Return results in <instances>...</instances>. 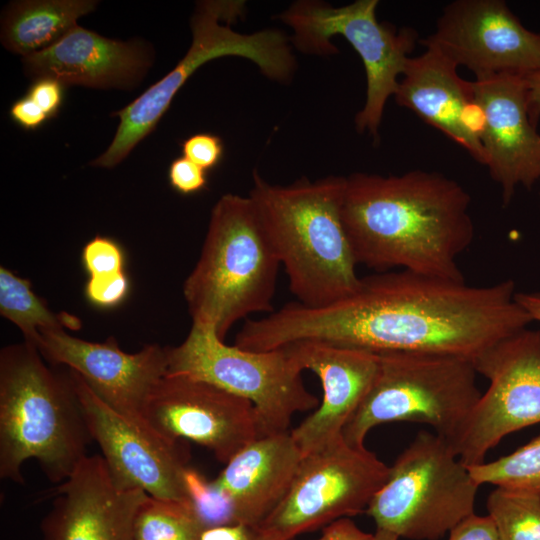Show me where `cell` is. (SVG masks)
<instances>
[{
    "label": "cell",
    "instance_id": "obj_15",
    "mask_svg": "<svg viewBox=\"0 0 540 540\" xmlns=\"http://www.w3.org/2000/svg\"><path fill=\"white\" fill-rule=\"evenodd\" d=\"M144 419L162 437L194 441L224 464L260 437L257 415L248 400L183 375H166L157 384Z\"/></svg>",
    "mask_w": 540,
    "mask_h": 540
},
{
    "label": "cell",
    "instance_id": "obj_39",
    "mask_svg": "<svg viewBox=\"0 0 540 540\" xmlns=\"http://www.w3.org/2000/svg\"><path fill=\"white\" fill-rule=\"evenodd\" d=\"M515 299L533 321L540 322V291L516 292Z\"/></svg>",
    "mask_w": 540,
    "mask_h": 540
},
{
    "label": "cell",
    "instance_id": "obj_10",
    "mask_svg": "<svg viewBox=\"0 0 540 540\" xmlns=\"http://www.w3.org/2000/svg\"><path fill=\"white\" fill-rule=\"evenodd\" d=\"M377 0H356L333 7L316 0H300L277 15L293 30V46L305 54L338 52L333 36H343L360 56L366 74V99L356 114L359 133L368 132L375 141L386 102L394 96L418 33L410 27L396 28L376 17Z\"/></svg>",
    "mask_w": 540,
    "mask_h": 540
},
{
    "label": "cell",
    "instance_id": "obj_38",
    "mask_svg": "<svg viewBox=\"0 0 540 540\" xmlns=\"http://www.w3.org/2000/svg\"><path fill=\"white\" fill-rule=\"evenodd\" d=\"M527 89V106L531 122L537 126L540 120V70L524 77Z\"/></svg>",
    "mask_w": 540,
    "mask_h": 540
},
{
    "label": "cell",
    "instance_id": "obj_1",
    "mask_svg": "<svg viewBox=\"0 0 540 540\" xmlns=\"http://www.w3.org/2000/svg\"><path fill=\"white\" fill-rule=\"evenodd\" d=\"M511 279L485 286L392 270L361 277L350 296L325 307L291 302L248 319L235 345L251 351L315 341L372 353L410 352L473 359L533 322Z\"/></svg>",
    "mask_w": 540,
    "mask_h": 540
},
{
    "label": "cell",
    "instance_id": "obj_13",
    "mask_svg": "<svg viewBox=\"0 0 540 540\" xmlns=\"http://www.w3.org/2000/svg\"><path fill=\"white\" fill-rule=\"evenodd\" d=\"M68 375L91 439L116 480L149 496L190 505L184 483L189 453L183 440H169L149 425L131 421L102 401L83 378Z\"/></svg>",
    "mask_w": 540,
    "mask_h": 540
},
{
    "label": "cell",
    "instance_id": "obj_41",
    "mask_svg": "<svg viewBox=\"0 0 540 540\" xmlns=\"http://www.w3.org/2000/svg\"><path fill=\"white\" fill-rule=\"evenodd\" d=\"M539 199H540V194H539Z\"/></svg>",
    "mask_w": 540,
    "mask_h": 540
},
{
    "label": "cell",
    "instance_id": "obj_18",
    "mask_svg": "<svg viewBox=\"0 0 540 540\" xmlns=\"http://www.w3.org/2000/svg\"><path fill=\"white\" fill-rule=\"evenodd\" d=\"M481 116L484 166L508 205L518 186L540 181V133L529 117L525 78L498 75L472 81Z\"/></svg>",
    "mask_w": 540,
    "mask_h": 540
},
{
    "label": "cell",
    "instance_id": "obj_25",
    "mask_svg": "<svg viewBox=\"0 0 540 540\" xmlns=\"http://www.w3.org/2000/svg\"><path fill=\"white\" fill-rule=\"evenodd\" d=\"M486 508L500 540H540V494L496 487Z\"/></svg>",
    "mask_w": 540,
    "mask_h": 540
},
{
    "label": "cell",
    "instance_id": "obj_26",
    "mask_svg": "<svg viewBox=\"0 0 540 540\" xmlns=\"http://www.w3.org/2000/svg\"><path fill=\"white\" fill-rule=\"evenodd\" d=\"M204 531L191 506L152 496L140 506L134 523L135 540H201Z\"/></svg>",
    "mask_w": 540,
    "mask_h": 540
},
{
    "label": "cell",
    "instance_id": "obj_2",
    "mask_svg": "<svg viewBox=\"0 0 540 540\" xmlns=\"http://www.w3.org/2000/svg\"><path fill=\"white\" fill-rule=\"evenodd\" d=\"M470 204L465 188L439 172H355L342 218L358 265L465 280L457 261L475 235Z\"/></svg>",
    "mask_w": 540,
    "mask_h": 540
},
{
    "label": "cell",
    "instance_id": "obj_29",
    "mask_svg": "<svg viewBox=\"0 0 540 540\" xmlns=\"http://www.w3.org/2000/svg\"><path fill=\"white\" fill-rule=\"evenodd\" d=\"M83 266L89 277L125 272V255L121 246L111 238L96 236L82 251Z\"/></svg>",
    "mask_w": 540,
    "mask_h": 540
},
{
    "label": "cell",
    "instance_id": "obj_30",
    "mask_svg": "<svg viewBox=\"0 0 540 540\" xmlns=\"http://www.w3.org/2000/svg\"><path fill=\"white\" fill-rule=\"evenodd\" d=\"M129 291V280L125 272L89 277L85 286L87 299L100 308H113L124 301Z\"/></svg>",
    "mask_w": 540,
    "mask_h": 540
},
{
    "label": "cell",
    "instance_id": "obj_8",
    "mask_svg": "<svg viewBox=\"0 0 540 540\" xmlns=\"http://www.w3.org/2000/svg\"><path fill=\"white\" fill-rule=\"evenodd\" d=\"M479 487L444 438L421 431L389 467L365 513L376 529L399 538L438 540L474 513Z\"/></svg>",
    "mask_w": 540,
    "mask_h": 540
},
{
    "label": "cell",
    "instance_id": "obj_34",
    "mask_svg": "<svg viewBox=\"0 0 540 540\" xmlns=\"http://www.w3.org/2000/svg\"><path fill=\"white\" fill-rule=\"evenodd\" d=\"M62 84L50 78L35 80L30 87L28 97H30L49 117L57 114L63 100Z\"/></svg>",
    "mask_w": 540,
    "mask_h": 540
},
{
    "label": "cell",
    "instance_id": "obj_4",
    "mask_svg": "<svg viewBox=\"0 0 540 540\" xmlns=\"http://www.w3.org/2000/svg\"><path fill=\"white\" fill-rule=\"evenodd\" d=\"M92 440L69 375L55 373L27 343L0 352V477L24 483L22 466L40 464L53 483L65 481Z\"/></svg>",
    "mask_w": 540,
    "mask_h": 540
},
{
    "label": "cell",
    "instance_id": "obj_16",
    "mask_svg": "<svg viewBox=\"0 0 540 540\" xmlns=\"http://www.w3.org/2000/svg\"><path fill=\"white\" fill-rule=\"evenodd\" d=\"M39 332L37 349L44 359L75 371L116 412L148 425L144 409L157 384L167 375V347L147 344L136 353H126L114 337L90 342L65 329Z\"/></svg>",
    "mask_w": 540,
    "mask_h": 540
},
{
    "label": "cell",
    "instance_id": "obj_37",
    "mask_svg": "<svg viewBox=\"0 0 540 540\" xmlns=\"http://www.w3.org/2000/svg\"><path fill=\"white\" fill-rule=\"evenodd\" d=\"M317 540H373V534L364 532L346 517L324 527Z\"/></svg>",
    "mask_w": 540,
    "mask_h": 540
},
{
    "label": "cell",
    "instance_id": "obj_5",
    "mask_svg": "<svg viewBox=\"0 0 540 540\" xmlns=\"http://www.w3.org/2000/svg\"><path fill=\"white\" fill-rule=\"evenodd\" d=\"M280 267L250 197L222 195L183 284L192 323L213 328L224 340L238 321L272 313Z\"/></svg>",
    "mask_w": 540,
    "mask_h": 540
},
{
    "label": "cell",
    "instance_id": "obj_40",
    "mask_svg": "<svg viewBox=\"0 0 540 540\" xmlns=\"http://www.w3.org/2000/svg\"><path fill=\"white\" fill-rule=\"evenodd\" d=\"M398 539L399 537L397 535L384 529H376L375 533L373 534V540H398Z\"/></svg>",
    "mask_w": 540,
    "mask_h": 540
},
{
    "label": "cell",
    "instance_id": "obj_19",
    "mask_svg": "<svg viewBox=\"0 0 540 540\" xmlns=\"http://www.w3.org/2000/svg\"><path fill=\"white\" fill-rule=\"evenodd\" d=\"M302 371L320 379L323 396L316 410L290 431L303 456L342 437L350 417L368 393L379 367L376 353L301 341L284 346Z\"/></svg>",
    "mask_w": 540,
    "mask_h": 540
},
{
    "label": "cell",
    "instance_id": "obj_31",
    "mask_svg": "<svg viewBox=\"0 0 540 540\" xmlns=\"http://www.w3.org/2000/svg\"><path fill=\"white\" fill-rule=\"evenodd\" d=\"M183 156L206 171L222 160L224 145L220 137L210 133H197L182 142Z\"/></svg>",
    "mask_w": 540,
    "mask_h": 540
},
{
    "label": "cell",
    "instance_id": "obj_11",
    "mask_svg": "<svg viewBox=\"0 0 540 540\" xmlns=\"http://www.w3.org/2000/svg\"><path fill=\"white\" fill-rule=\"evenodd\" d=\"M388 472L375 453L342 436L303 456L287 494L259 527L275 540H294L366 512Z\"/></svg>",
    "mask_w": 540,
    "mask_h": 540
},
{
    "label": "cell",
    "instance_id": "obj_23",
    "mask_svg": "<svg viewBox=\"0 0 540 540\" xmlns=\"http://www.w3.org/2000/svg\"><path fill=\"white\" fill-rule=\"evenodd\" d=\"M93 0H27L10 4L1 21L3 46L22 57L47 49L91 13Z\"/></svg>",
    "mask_w": 540,
    "mask_h": 540
},
{
    "label": "cell",
    "instance_id": "obj_7",
    "mask_svg": "<svg viewBox=\"0 0 540 540\" xmlns=\"http://www.w3.org/2000/svg\"><path fill=\"white\" fill-rule=\"evenodd\" d=\"M376 377L342 431L353 447L384 423L427 424L451 443L478 402L472 359L429 353H379Z\"/></svg>",
    "mask_w": 540,
    "mask_h": 540
},
{
    "label": "cell",
    "instance_id": "obj_12",
    "mask_svg": "<svg viewBox=\"0 0 540 540\" xmlns=\"http://www.w3.org/2000/svg\"><path fill=\"white\" fill-rule=\"evenodd\" d=\"M472 361L489 387L449 443L466 466L485 462L505 436L540 423V330L510 334Z\"/></svg>",
    "mask_w": 540,
    "mask_h": 540
},
{
    "label": "cell",
    "instance_id": "obj_36",
    "mask_svg": "<svg viewBox=\"0 0 540 540\" xmlns=\"http://www.w3.org/2000/svg\"><path fill=\"white\" fill-rule=\"evenodd\" d=\"M10 115L16 123L29 130L38 128L48 118L43 110L28 96L13 103Z\"/></svg>",
    "mask_w": 540,
    "mask_h": 540
},
{
    "label": "cell",
    "instance_id": "obj_35",
    "mask_svg": "<svg viewBox=\"0 0 540 540\" xmlns=\"http://www.w3.org/2000/svg\"><path fill=\"white\" fill-rule=\"evenodd\" d=\"M201 540H275L259 526L229 525L206 529Z\"/></svg>",
    "mask_w": 540,
    "mask_h": 540
},
{
    "label": "cell",
    "instance_id": "obj_22",
    "mask_svg": "<svg viewBox=\"0 0 540 540\" xmlns=\"http://www.w3.org/2000/svg\"><path fill=\"white\" fill-rule=\"evenodd\" d=\"M302 458L290 431L259 437L234 455L214 480L232 502L235 525L259 526L287 494Z\"/></svg>",
    "mask_w": 540,
    "mask_h": 540
},
{
    "label": "cell",
    "instance_id": "obj_33",
    "mask_svg": "<svg viewBox=\"0 0 540 540\" xmlns=\"http://www.w3.org/2000/svg\"><path fill=\"white\" fill-rule=\"evenodd\" d=\"M448 540H500L491 517L475 513L460 521L449 531Z\"/></svg>",
    "mask_w": 540,
    "mask_h": 540
},
{
    "label": "cell",
    "instance_id": "obj_14",
    "mask_svg": "<svg viewBox=\"0 0 540 540\" xmlns=\"http://www.w3.org/2000/svg\"><path fill=\"white\" fill-rule=\"evenodd\" d=\"M419 42L466 67L475 79L526 77L540 70V33L526 28L503 0L453 1L435 31Z\"/></svg>",
    "mask_w": 540,
    "mask_h": 540
},
{
    "label": "cell",
    "instance_id": "obj_9",
    "mask_svg": "<svg viewBox=\"0 0 540 540\" xmlns=\"http://www.w3.org/2000/svg\"><path fill=\"white\" fill-rule=\"evenodd\" d=\"M167 354V375L202 380L248 400L260 437L288 432L295 413L320 404L285 348L251 351L227 345L213 328L192 323L184 341L167 347Z\"/></svg>",
    "mask_w": 540,
    "mask_h": 540
},
{
    "label": "cell",
    "instance_id": "obj_17",
    "mask_svg": "<svg viewBox=\"0 0 540 540\" xmlns=\"http://www.w3.org/2000/svg\"><path fill=\"white\" fill-rule=\"evenodd\" d=\"M55 495L42 540H135V518L149 496L116 480L98 454L84 457Z\"/></svg>",
    "mask_w": 540,
    "mask_h": 540
},
{
    "label": "cell",
    "instance_id": "obj_28",
    "mask_svg": "<svg viewBox=\"0 0 540 540\" xmlns=\"http://www.w3.org/2000/svg\"><path fill=\"white\" fill-rule=\"evenodd\" d=\"M184 483L190 505L204 530L235 525L232 502L215 480L209 481L188 466L184 471Z\"/></svg>",
    "mask_w": 540,
    "mask_h": 540
},
{
    "label": "cell",
    "instance_id": "obj_20",
    "mask_svg": "<svg viewBox=\"0 0 540 540\" xmlns=\"http://www.w3.org/2000/svg\"><path fill=\"white\" fill-rule=\"evenodd\" d=\"M410 57L394 95L396 103L440 130L484 165L480 142L481 116L472 81L462 79L457 66L431 47Z\"/></svg>",
    "mask_w": 540,
    "mask_h": 540
},
{
    "label": "cell",
    "instance_id": "obj_21",
    "mask_svg": "<svg viewBox=\"0 0 540 540\" xmlns=\"http://www.w3.org/2000/svg\"><path fill=\"white\" fill-rule=\"evenodd\" d=\"M22 60L26 74L35 80L121 89L137 84L151 62L140 43L109 39L79 25L53 46Z\"/></svg>",
    "mask_w": 540,
    "mask_h": 540
},
{
    "label": "cell",
    "instance_id": "obj_32",
    "mask_svg": "<svg viewBox=\"0 0 540 540\" xmlns=\"http://www.w3.org/2000/svg\"><path fill=\"white\" fill-rule=\"evenodd\" d=\"M168 178L172 188L182 195L197 193L207 185V171L184 156L172 161Z\"/></svg>",
    "mask_w": 540,
    "mask_h": 540
},
{
    "label": "cell",
    "instance_id": "obj_27",
    "mask_svg": "<svg viewBox=\"0 0 540 540\" xmlns=\"http://www.w3.org/2000/svg\"><path fill=\"white\" fill-rule=\"evenodd\" d=\"M467 467L479 486L488 483L540 494V435L497 460Z\"/></svg>",
    "mask_w": 540,
    "mask_h": 540
},
{
    "label": "cell",
    "instance_id": "obj_24",
    "mask_svg": "<svg viewBox=\"0 0 540 540\" xmlns=\"http://www.w3.org/2000/svg\"><path fill=\"white\" fill-rule=\"evenodd\" d=\"M0 314L15 324L25 342L37 348L40 330H78L80 320L69 313H55L38 297L28 279L21 278L6 267H0Z\"/></svg>",
    "mask_w": 540,
    "mask_h": 540
},
{
    "label": "cell",
    "instance_id": "obj_6",
    "mask_svg": "<svg viewBox=\"0 0 540 540\" xmlns=\"http://www.w3.org/2000/svg\"><path fill=\"white\" fill-rule=\"evenodd\" d=\"M246 12L244 0H205L191 18L192 43L185 56L162 79L114 115L120 119L106 151L92 166L112 168L149 135L167 111L175 94L203 64L223 56H240L255 63L269 79L285 82L296 68L289 38L279 30L243 34L231 27Z\"/></svg>",
    "mask_w": 540,
    "mask_h": 540
},
{
    "label": "cell",
    "instance_id": "obj_3",
    "mask_svg": "<svg viewBox=\"0 0 540 540\" xmlns=\"http://www.w3.org/2000/svg\"><path fill=\"white\" fill-rule=\"evenodd\" d=\"M345 183L346 177L328 176L273 185L253 172L248 196L288 276L291 293L306 307L334 304L360 284L342 218Z\"/></svg>",
    "mask_w": 540,
    "mask_h": 540
}]
</instances>
